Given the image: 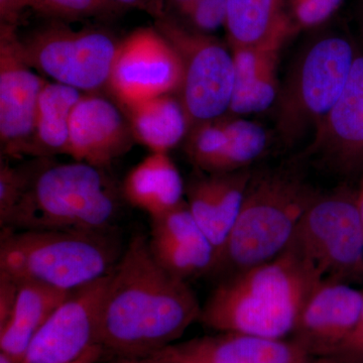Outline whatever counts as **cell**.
<instances>
[{"label":"cell","mask_w":363,"mask_h":363,"mask_svg":"<svg viewBox=\"0 0 363 363\" xmlns=\"http://www.w3.org/2000/svg\"><path fill=\"white\" fill-rule=\"evenodd\" d=\"M201 310L187 283L164 271L149 240L136 236L111 269L98 343L118 357H150L180 338Z\"/></svg>","instance_id":"obj_1"},{"label":"cell","mask_w":363,"mask_h":363,"mask_svg":"<svg viewBox=\"0 0 363 363\" xmlns=\"http://www.w3.org/2000/svg\"><path fill=\"white\" fill-rule=\"evenodd\" d=\"M324 281L292 250L222 279L200 320L219 333L283 340L292 335L308 298Z\"/></svg>","instance_id":"obj_2"},{"label":"cell","mask_w":363,"mask_h":363,"mask_svg":"<svg viewBox=\"0 0 363 363\" xmlns=\"http://www.w3.org/2000/svg\"><path fill=\"white\" fill-rule=\"evenodd\" d=\"M121 196L105 169L38 159L25 194L2 229L108 233Z\"/></svg>","instance_id":"obj_3"},{"label":"cell","mask_w":363,"mask_h":363,"mask_svg":"<svg viewBox=\"0 0 363 363\" xmlns=\"http://www.w3.org/2000/svg\"><path fill=\"white\" fill-rule=\"evenodd\" d=\"M319 194L288 169L252 176L213 272L227 278L285 252L298 222Z\"/></svg>","instance_id":"obj_4"},{"label":"cell","mask_w":363,"mask_h":363,"mask_svg":"<svg viewBox=\"0 0 363 363\" xmlns=\"http://www.w3.org/2000/svg\"><path fill=\"white\" fill-rule=\"evenodd\" d=\"M121 255L108 233L9 230L0 243V274L72 292L106 276Z\"/></svg>","instance_id":"obj_5"},{"label":"cell","mask_w":363,"mask_h":363,"mask_svg":"<svg viewBox=\"0 0 363 363\" xmlns=\"http://www.w3.org/2000/svg\"><path fill=\"white\" fill-rule=\"evenodd\" d=\"M358 45L332 35L318 39L298 57L277 98V130L288 145L314 135L333 108L350 77Z\"/></svg>","instance_id":"obj_6"},{"label":"cell","mask_w":363,"mask_h":363,"mask_svg":"<svg viewBox=\"0 0 363 363\" xmlns=\"http://www.w3.org/2000/svg\"><path fill=\"white\" fill-rule=\"evenodd\" d=\"M121 43L104 26L74 30L57 21L20 35L21 56L30 68L83 93H106Z\"/></svg>","instance_id":"obj_7"},{"label":"cell","mask_w":363,"mask_h":363,"mask_svg":"<svg viewBox=\"0 0 363 363\" xmlns=\"http://www.w3.org/2000/svg\"><path fill=\"white\" fill-rule=\"evenodd\" d=\"M286 250L309 262L323 279H363V224L357 191L319 194L306 210Z\"/></svg>","instance_id":"obj_8"},{"label":"cell","mask_w":363,"mask_h":363,"mask_svg":"<svg viewBox=\"0 0 363 363\" xmlns=\"http://www.w3.org/2000/svg\"><path fill=\"white\" fill-rule=\"evenodd\" d=\"M155 26L173 45L183 64L179 89L190 128L226 116L234 89L233 52L213 37L193 32L169 14Z\"/></svg>","instance_id":"obj_9"},{"label":"cell","mask_w":363,"mask_h":363,"mask_svg":"<svg viewBox=\"0 0 363 363\" xmlns=\"http://www.w3.org/2000/svg\"><path fill=\"white\" fill-rule=\"evenodd\" d=\"M183 64L156 26L140 28L121 40L107 94L123 109L160 95L178 93Z\"/></svg>","instance_id":"obj_10"},{"label":"cell","mask_w":363,"mask_h":363,"mask_svg":"<svg viewBox=\"0 0 363 363\" xmlns=\"http://www.w3.org/2000/svg\"><path fill=\"white\" fill-rule=\"evenodd\" d=\"M21 56L18 26L0 23L1 156H30L40 93L48 81Z\"/></svg>","instance_id":"obj_11"},{"label":"cell","mask_w":363,"mask_h":363,"mask_svg":"<svg viewBox=\"0 0 363 363\" xmlns=\"http://www.w3.org/2000/svg\"><path fill=\"white\" fill-rule=\"evenodd\" d=\"M111 272L76 289L35 334L21 363H72L98 343Z\"/></svg>","instance_id":"obj_12"},{"label":"cell","mask_w":363,"mask_h":363,"mask_svg":"<svg viewBox=\"0 0 363 363\" xmlns=\"http://www.w3.org/2000/svg\"><path fill=\"white\" fill-rule=\"evenodd\" d=\"M305 156L340 175L362 173L363 45H358L345 87L317 126Z\"/></svg>","instance_id":"obj_13"},{"label":"cell","mask_w":363,"mask_h":363,"mask_svg":"<svg viewBox=\"0 0 363 363\" xmlns=\"http://www.w3.org/2000/svg\"><path fill=\"white\" fill-rule=\"evenodd\" d=\"M136 143L130 119L107 93H84L72 113L68 156L106 169Z\"/></svg>","instance_id":"obj_14"},{"label":"cell","mask_w":363,"mask_h":363,"mask_svg":"<svg viewBox=\"0 0 363 363\" xmlns=\"http://www.w3.org/2000/svg\"><path fill=\"white\" fill-rule=\"evenodd\" d=\"M362 305V291L347 283L324 279L303 307L293 341L311 357H328L354 328Z\"/></svg>","instance_id":"obj_15"},{"label":"cell","mask_w":363,"mask_h":363,"mask_svg":"<svg viewBox=\"0 0 363 363\" xmlns=\"http://www.w3.org/2000/svg\"><path fill=\"white\" fill-rule=\"evenodd\" d=\"M252 176L248 169L233 173L205 174L186 186V202L203 233L213 245L216 264L238 220Z\"/></svg>","instance_id":"obj_16"},{"label":"cell","mask_w":363,"mask_h":363,"mask_svg":"<svg viewBox=\"0 0 363 363\" xmlns=\"http://www.w3.org/2000/svg\"><path fill=\"white\" fill-rule=\"evenodd\" d=\"M288 35H277L253 47L231 49L234 62L231 116L259 113L277 101L279 91L277 66Z\"/></svg>","instance_id":"obj_17"},{"label":"cell","mask_w":363,"mask_h":363,"mask_svg":"<svg viewBox=\"0 0 363 363\" xmlns=\"http://www.w3.org/2000/svg\"><path fill=\"white\" fill-rule=\"evenodd\" d=\"M195 363H311V357L295 341L220 333L174 346Z\"/></svg>","instance_id":"obj_18"},{"label":"cell","mask_w":363,"mask_h":363,"mask_svg":"<svg viewBox=\"0 0 363 363\" xmlns=\"http://www.w3.org/2000/svg\"><path fill=\"white\" fill-rule=\"evenodd\" d=\"M121 191L126 201L154 218L185 201L186 186L168 152H152L131 169Z\"/></svg>","instance_id":"obj_19"},{"label":"cell","mask_w":363,"mask_h":363,"mask_svg":"<svg viewBox=\"0 0 363 363\" xmlns=\"http://www.w3.org/2000/svg\"><path fill=\"white\" fill-rule=\"evenodd\" d=\"M18 284L13 314L0 326V351L21 363L35 334L71 292L32 281Z\"/></svg>","instance_id":"obj_20"},{"label":"cell","mask_w":363,"mask_h":363,"mask_svg":"<svg viewBox=\"0 0 363 363\" xmlns=\"http://www.w3.org/2000/svg\"><path fill=\"white\" fill-rule=\"evenodd\" d=\"M136 143L152 152H169L185 140L190 124L175 93L160 95L123 109Z\"/></svg>","instance_id":"obj_21"},{"label":"cell","mask_w":363,"mask_h":363,"mask_svg":"<svg viewBox=\"0 0 363 363\" xmlns=\"http://www.w3.org/2000/svg\"><path fill=\"white\" fill-rule=\"evenodd\" d=\"M83 94L76 88L48 81L40 95L30 156H68L72 113Z\"/></svg>","instance_id":"obj_22"},{"label":"cell","mask_w":363,"mask_h":363,"mask_svg":"<svg viewBox=\"0 0 363 363\" xmlns=\"http://www.w3.org/2000/svg\"><path fill=\"white\" fill-rule=\"evenodd\" d=\"M230 49L262 44L292 30L284 0H227L225 23Z\"/></svg>","instance_id":"obj_23"},{"label":"cell","mask_w":363,"mask_h":363,"mask_svg":"<svg viewBox=\"0 0 363 363\" xmlns=\"http://www.w3.org/2000/svg\"><path fill=\"white\" fill-rule=\"evenodd\" d=\"M149 247L152 257L176 278L186 279L213 272L217 255L211 245H187L150 236Z\"/></svg>","instance_id":"obj_24"},{"label":"cell","mask_w":363,"mask_h":363,"mask_svg":"<svg viewBox=\"0 0 363 363\" xmlns=\"http://www.w3.org/2000/svg\"><path fill=\"white\" fill-rule=\"evenodd\" d=\"M225 133L226 145L219 174L250 168L269 145V136L262 125L238 116H225Z\"/></svg>","instance_id":"obj_25"},{"label":"cell","mask_w":363,"mask_h":363,"mask_svg":"<svg viewBox=\"0 0 363 363\" xmlns=\"http://www.w3.org/2000/svg\"><path fill=\"white\" fill-rule=\"evenodd\" d=\"M28 9L48 21H111L125 13L126 9L109 0H28Z\"/></svg>","instance_id":"obj_26"},{"label":"cell","mask_w":363,"mask_h":363,"mask_svg":"<svg viewBox=\"0 0 363 363\" xmlns=\"http://www.w3.org/2000/svg\"><path fill=\"white\" fill-rule=\"evenodd\" d=\"M38 159L23 166L0 162V225L4 226L25 194Z\"/></svg>","instance_id":"obj_27"},{"label":"cell","mask_w":363,"mask_h":363,"mask_svg":"<svg viewBox=\"0 0 363 363\" xmlns=\"http://www.w3.org/2000/svg\"><path fill=\"white\" fill-rule=\"evenodd\" d=\"M226 18L227 0H196L177 20L185 21L180 23L193 32L209 35L225 26Z\"/></svg>","instance_id":"obj_28"},{"label":"cell","mask_w":363,"mask_h":363,"mask_svg":"<svg viewBox=\"0 0 363 363\" xmlns=\"http://www.w3.org/2000/svg\"><path fill=\"white\" fill-rule=\"evenodd\" d=\"M343 0H306L292 7L297 23L303 28L320 25L335 13Z\"/></svg>","instance_id":"obj_29"},{"label":"cell","mask_w":363,"mask_h":363,"mask_svg":"<svg viewBox=\"0 0 363 363\" xmlns=\"http://www.w3.org/2000/svg\"><path fill=\"white\" fill-rule=\"evenodd\" d=\"M328 358L342 363H363V305L354 328Z\"/></svg>","instance_id":"obj_30"},{"label":"cell","mask_w":363,"mask_h":363,"mask_svg":"<svg viewBox=\"0 0 363 363\" xmlns=\"http://www.w3.org/2000/svg\"><path fill=\"white\" fill-rule=\"evenodd\" d=\"M20 284L6 274H0V326L6 324L13 314Z\"/></svg>","instance_id":"obj_31"},{"label":"cell","mask_w":363,"mask_h":363,"mask_svg":"<svg viewBox=\"0 0 363 363\" xmlns=\"http://www.w3.org/2000/svg\"><path fill=\"white\" fill-rule=\"evenodd\" d=\"M116 6L123 7L126 11L138 9L149 14L154 21L160 20L166 14L162 0H109Z\"/></svg>","instance_id":"obj_32"},{"label":"cell","mask_w":363,"mask_h":363,"mask_svg":"<svg viewBox=\"0 0 363 363\" xmlns=\"http://www.w3.org/2000/svg\"><path fill=\"white\" fill-rule=\"evenodd\" d=\"M26 9H28V0H0V23L18 26Z\"/></svg>","instance_id":"obj_33"},{"label":"cell","mask_w":363,"mask_h":363,"mask_svg":"<svg viewBox=\"0 0 363 363\" xmlns=\"http://www.w3.org/2000/svg\"><path fill=\"white\" fill-rule=\"evenodd\" d=\"M164 1V11L174 18H181L196 0H162Z\"/></svg>","instance_id":"obj_34"},{"label":"cell","mask_w":363,"mask_h":363,"mask_svg":"<svg viewBox=\"0 0 363 363\" xmlns=\"http://www.w3.org/2000/svg\"><path fill=\"white\" fill-rule=\"evenodd\" d=\"M160 357H161L162 363H195L188 358L182 357L177 352L174 346H169L161 351H159Z\"/></svg>","instance_id":"obj_35"},{"label":"cell","mask_w":363,"mask_h":363,"mask_svg":"<svg viewBox=\"0 0 363 363\" xmlns=\"http://www.w3.org/2000/svg\"><path fill=\"white\" fill-rule=\"evenodd\" d=\"M104 351V348H102L101 346H94V347L88 350L84 355H82V357L76 360V362L72 363H97L99 362Z\"/></svg>","instance_id":"obj_36"},{"label":"cell","mask_w":363,"mask_h":363,"mask_svg":"<svg viewBox=\"0 0 363 363\" xmlns=\"http://www.w3.org/2000/svg\"><path fill=\"white\" fill-rule=\"evenodd\" d=\"M113 363H162L161 357H160L159 353H155V354L150 355L147 357H138V358H125L118 357L117 362Z\"/></svg>","instance_id":"obj_37"},{"label":"cell","mask_w":363,"mask_h":363,"mask_svg":"<svg viewBox=\"0 0 363 363\" xmlns=\"http://www.w3.org/2000/svg\"><path fill=\"white\" fill-rule=\"evenodd\" d=\"M357 202L358 211H359L360 218H362L363 224V179L359 190L357 191Z\"/></svg>","instance_id":"obj_38"},{"label":"cell","mask_w":363,"mask_h":363,"mask_svg":"<svg viewBox=\"0 0 363 363\" xmlns=\"http://www.w3.org/2000/svg\"><path fill=\"white\" fill-rule=\"evenodd\" d=\"M0 363H21L20 360L11 357L9 353L0 351Z\"/></svg>","instance_id":"obj_39"},{"label":"cell","mask_w":363,"mask_h":363,"mask_svg":"<svg viewBox=\"0 0 363 363\" xmlns=\"http://www.w3.org/2000/svg\"><path fill=\"white\" fill-rule=\"evenodd\" d=\"M306 0H292V7L298 6V4H303Z\"/></svg>","instance_id":"obj_40"},{"label":"cell","mask_w":363,"mask_h":363,"mask_svg":"<svg viewBox=\"0 0 363 363\" xmlns=\"http://www.w3.org/2000/svg\"><path fill=\"white\" fill-rule=\"evenodd\" d=\"M362 28H363V16H362Z\"/></svg>","instance_id":"obj_41"}]
</instances>
